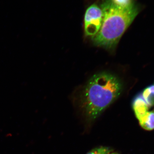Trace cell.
I'll list each match as a JSON object with an SVG mask.
<instances>
[{
	"mask_svg": "<svg viewBox=\"0 0 154 154\" xmlns=\"http://www.w3.org/2000/svg\"><path fill=\"white\" fill-rule=\"evenodd\" d=\"M103 13L102 9L93 5L88 8L84 19V30L86 36L94 38L102 26Z\"/></svg>",
	"mask_w": 154,
	"mask_h": 154,
	"instance_id": "3",
	"label": "cell"
},
{
	"mask_svg": "<svg viewBox=\"0 0 154 154\" xmlns=\"http://www.w3.org/2000/svg\"><path fill=\"white\" fill-rule=\"evenodd\" d=\"M120 80L108 72L94 75L89 80L83 96V107L88 120L94 121L120 96Z\"/></svg>",
	"mask_w": 154,
	"mask_h": 154,
	"instance_id": "1",
	"label": "cell"
},
{
	"mask_svg": "<svg viewBox=\"0 0 154 154\" xmlns=\"http://www.w3.org/2000/svg\"><path fill=\"white\" fill-rule=\"evenodd\" d=\"M143 99L151 107L154 104V85L150 86L144 91L142 94Z\"/></svg>",
	"mask_w": 154,
	"mask_h": 154,
	"instance_id": "6",
	"label": "cell"
},
{
	"mask_svg": "<svg viewBox=\"0 0 154 154\" xmlns=\"http://www.w3.org/2000/svg\"><path fill=\"white\" fill-rule=\"evenodd\" d=\"M113 150L106 146H100L95 148L88 152L86 154H108Z\"/></svg>",
	"mask_w": 154,
	"mask_h": 154,
	"instance_id": "7",
	"label": "cell"
},
{
	"mask_svg": "<svg viewBox=\"0 0 154 154\" xmlns=\"http://www.w3.org/2000/svg\"><path fill=\"white\" fill-rule=\"evenodd\" d=\"M110 1L114 5L122 8H128L134 3L131 0H110Z\"/></svg>",
	"mask_w": 154,
	"mask_h": 154,
	"instance_id": "8",
	"label": "cell"
},
{
	"mask_svg": "<svg viewBox=\"0 0 154 154\" xmlns=\"http://www.w3.org/2000/svg\"><path fill=\"white\" fill-rule=\"evenodd\" d=\"M149 107L143 99L142 94L136 96L133 102V107L137 119L148 112Z\"/></svg>",
	"mask_w": 154,
	"mask_h": 154,
	"instance_id": "4",
	"label": "cell"
},
{
	"mask_svg": "<svg viewBox=\"0 0 154 154\" xmlns=\"http://www.w3.org/2000/svg\"><path fill=\"white\" fill-rule=\"evenodd\" d=\"M108 154H119L118 153H117V152H115L113 151H112L110 152Z\"/></svg>",
	"mask_w": 154,
	"mask_h": 154,
	"instance_id": "9",
	"label": "cell"
},
{
	"mask_svg": "<svg viewBox=\"0 0 154 154\" xmlns=\"http://www.w3.org/2000/svg\"><path fill=\"white\" fill-rule=\"evenodd\" d=\"M101 9L102 26L93 41L97 46L113 49L139 13V8L134 3L128 8H122L110 0L104 3Z\"/></svg>",
	"mask_w": 154,
	"mask_h": 154,
	"instance_id": "2",
	"label": "cell"
},
{
	"mask_svg": "<svg viewBox=\"0 0 154 154\" xmlns=\"http://www.w3.org/2000/svg\"><path fill=\"white\" fill-rule=\"evenodd\" d=\"M138 120L144 129L146 130L154 129V111H148Z\"/></svg>",
	"mask_w": 154,
	"mask_h": 154,
	"instance_id": "5",
	"label": "cell"
}]
</instances>
